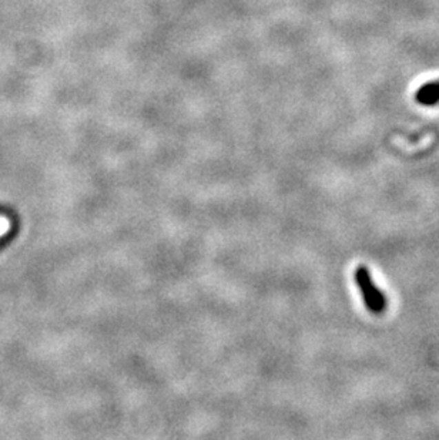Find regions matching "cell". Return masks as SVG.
Masks as SVG:
<instances>
[{"instance_id":"6da1fadb","label":"cell","mask_w":439,"mask_h":440,"mask_svg":"<svg viewBox=\"0 0 439 440\" xmlns=\"http://www.w3.org/2000/svg\"><path fill=\"white\" fill-rule=\"evenodd\" d=\"M354 280L361 291V295L367 309L375 313V315L382 313L387 309V298L384 295V292L375 285L369 269L364 265H360L357 269H355Z\"/></svg>"},{"instance_id":"7a4b0ae2","label":"cell","mask_w":439,"mask_h":440,"mask_svg":"<svg viewBox=\"0 0 439 440\" xmlns=\"http://www.w3.org/2000/svg\"><path fill=\"white\" fill-rule=\"evenodd\" d=\"M415 98L421 104V106H427V107L436 106V104L439 103V80L424 85L420 90L416 92Z\"/></svg>"}]
</instances>
